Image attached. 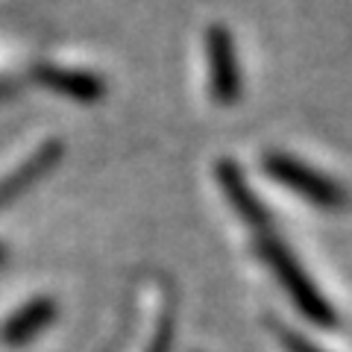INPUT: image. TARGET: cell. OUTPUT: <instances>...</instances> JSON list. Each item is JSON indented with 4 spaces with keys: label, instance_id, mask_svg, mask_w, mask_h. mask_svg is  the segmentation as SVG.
<instances>
[{
    "label": "cell",
    "instance_id": "obj_1",
    "mask_svg": "<svg viewBox=\"0 0 352 352\" xmlns=\"http://www.w3.org/2000/svg\"><path fill=\"white\" fill-rule=\"evenodd\" d=\"M264 168H267V173L276 182L291 185L294 191L305 194L308 200H314V203H329L332 206L338 200V194H340V185L332 179V176L320 173L317 168H311V164H302L300 159L288 156V153H273Z\"/></svg>",
    "mask_w": 352,
    "mask_h": 352
},
{
    "label": "cell",
    "instance_id": "obj_2",
    "mask_svg": "<svg viewBox=\"0 0 352 352\" xmlns=\"http://www.w3.org/2000/svg\"><path fill=\"white\" fill-rule=\"evenodd\" d=\"M206 53H208V76H212V91L223 103L238 100V53L232 47L229 32L220 27L208 30L206 36Z\"/></svg>",
    "mask_w": 352,
    "mask_h": 352
}]
</instances>
